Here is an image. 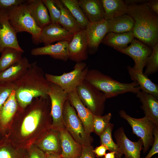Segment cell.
<instances>
[{
	"instance_id": "ee69618b",
	"label": "cell",
	"mask_w": 158,
	"mask_h": 158,
	"mask_svg": "<svg viewBox=\"0 0 158 158\" xmlns=\"http://www.w3.org/2000/svg\"><path fill=\"white\" fill-rule=\"evenodd\" d=\"M125 4L127 5L137 4V3H141L142 4L148 1L146 0H125L124 1Z\"/></svg>"
},
{
	"instance_id": "9a60e30c",
	"label": "cell",
	"mask_w": 158,
	"mask_h": 158,
	"mask_svg": "<svg viewBox=\"0 0 158 158\" xmlns=\"http://www.w3.org/2000/svg\"><path fill=\"white\" fill-rule=\"evenodd\" d=\"M72 33L58 23H51L42 28L40 37V42L47 46L56 41L71 40Z\"/></svg>"
},
{
	"instance_id": "d6a6232c",
	"label": "cell",
	"mask_w": 158,
	"mask_h": 158,
	"mask_svg": "<svg viewBox=\"0 0 158 158\" xmlns=\"http://www.w3.org/2000/svg\"><path fill=\"white\" fill-rule=\"evenodd\" d=\"M111 116L112 114L111 113H109L104 116L94 115L93 132L99 136L104 132L110 123Z\"/></svg>"
},
{
	"instance_id": "b9f144b4",
	"label": "cell",
	"mask_w": 158,
	"mask_h": 158,
	"mask_svg": "<svg viewBox=\"0 0 158 158\" xmlns=\"http://www.w3.org/2000/svg\"><path fill=\"white\" fill-rule=\"evenodd\" d=\"M29 158H46V154L40 150H34L30 152Z\"/></svg>"
},
{
	"instance_id": "9c48e42d",
	"label": "cell",
	"mask_w": 158,
	"mask_h": 158,
	"mask_svg": "<svg viewBox=\"0 0 158 158\" xmlns=\"http://www.w3.org/2000/svg\"><path fill=\"white\" fill-rule=\"evenodd\" d=\"M48 95L51 102L52 126L56 130L60 131L65 129L63 113L64 104L68 99V94L59 85L50 83Z\"/></svg>"
},
{
	"instance_id": "ba28073f",
	"label": "cell",
	"mask_w": 158,
	"mask_h": 158,
	"mask_svg": "<svg viewBox=\"0 0 158 158\" xmlns=\"http://www.w3.org/2000/svg\"><path fill=\"white\" fill-rule=\"evenodd\" d=\"M119 114L121 118L127 121L132 128L133 133L142 140L143 152L146 153L153 142V130L156 126L154 123L146 116L138 118L132 117L122 109L119 111Z\"/></svg>"
},
{
	"instance_id": "30bf717a",
	"label": "cell",
	"mask_w": 158,
	"mask_h": 158,
	"mask_svg": "<svg viewBox=\"0 0 158 158\" xmlns=\"http://www.w3.org/2000/svg\"><path fill=\"white\" fill-rule=\"evenodd\" d=\"M152 48L137 39H134L130 44L125 49L117 51L131 57L134 61V70L142 72L147 59L152 52Z\"/></svg>"
},
{
	"instance_id": "d590c367",
	"label": "cell",
	"mask_w": 158,
	"mask_h": 158,
	"mask_svg": "<svg viewBox=\"0 0 158 158\" xmlns=\"http://www.w3.org/2000/svg\"><path fill=\"white\" fill-rule=\"evenodd\" d=\"M14 88L13 83L0 82V110Z\"/></svg>"
},
{
	"instance_id": "3957f363",
	"label": "cell",
	"mask_w": 158,
	"mask_h": 158,
	"mask_svg": "<svg viewBox=\"0 0 158 158\" xmlns=\"http://www.w3.org/2000/svg\"><path fill=\"white\" fill-rule=\"evenodd\" d=\"M85 80L104 93L107 99L128 92L137 94L140 90L139 86L136 87L139 85L136 81L121 83L95 69L89 70Z\"/></svg>"
},
{
	"instance_id": "52a82bcc",
	"label": "cell",
	"mask_w": 158,
	"mask_h": 158,
	"mask_svg": "<svg viewBox=\"0 0 158 158\" xmlns=\"http://www.w3.org/2000/svg\"><path fill=\"white\" fill-rule=\"evenodd\" d=\"M76 91L82 103L93 115H102L107 99L104 93L85 80L77 88Z\"/></svg>"
},
{
	"instance_id": "ac0fdd59",
	"label": "cell",
	"mask_w": 158,
	"mask_h": 158,
	"mask_svg": "<svg viewBox=\"0 0 158 158\" xmlns=\"http://www.w3.org/2000/svg\"><path fill=\"white\" fill-rule=\"evenodd\" d=\"M63 158H79L82 151L83 146L78 143L65 129L60 131Z\"/></svg>"
},
{
	"instance_id": "7a4b0ae2",
	"label": "cell",
	"mask_w": 158,
	"mask_h": 158,
	"mask_svg": "<svg viewBox=\"0 0 158 158\" xmlns=\"http://www.w3.org/2000/svg\"><path fill=\"white\" fill-rule=\"evenodd\" d=\"M126 14L134 21V37L152 48L158 43V15L151 10L148 1L127 5Z\"/></svg>"
},
{
	"instance_id": "ab89813d",
	"label": "cell",
	"mask_w": 158,
	"mask_h": 158,
	"mask_svg": "<svg viewBox=\"0 0 158 158\" xmlns=\"http://www.w3.org/2000/svg\"><path fill=\"white\" fill-rule=\"evenodd\" d=\"M0 158H16L12 152L7 147L0 145Z\"/></svg>"
},
{
	"instance_id": "4dcf8cb0",
	"label": "cell",
	"mask_w": 158,
	"mask_h": 158,
	"mask_svg": "<svg viewBox=\"0 0 158 158\" xmlns=\"http://www.w3.org/2000/svg\"><path fill=\"white\" fill-rule=\"evenodd\" d=\"M0 72L6 70L22 58L23 52L11 47L5 48L1 52Z\"/></svg>"
},
{
	"instance_id": "f6af8a7d",
	"label": "cell",
	"mask_w": 158,
	"mask_h": 158,
	"mask_svg": "<svg viewBox=\"0 0 158 158\" xmlns=\"http://www.w3.org/2000/svg\"><path fill=\"white\" fill-rule=\"evenodd\" d=\"M46 158H63L60 154L46 153Z\"/></svg>"
},
{
	"instance_id": "7c38bea8",
	"label": "cell",
	"mask_w": 158,
	"mask_h": 158,
	"mask_svg": "<svg viewBox=\"0 0 158 158\" xmlns=\"http://www.w3.org/2000/svg\"><path fill=\"white\" fill-rule=\"evenodd\" d=\"M88 42L85 29L74 33L68 46V59L76 63L83 62L88 58Z\"/></svg>"
},
{
	"instance_id": "f1b7e54d",
	"label": "cell",
	"mask_w": 158,
	"mask_h": 158,
	"mask_svg": "<svg viewBox=\"0 0 158 158\" xmlns=\"http://www.w3.org/2000/svg\"><path fill=\"white\" fill-rule=\"evenodd\" d=\"M75 18L82 29H85L90 22L80 6L77 0H60Z\"/></svg>"
},
{
	"instance_id": "277c9868",
	"label": "cell",
	"mask_w": 158,
	"mask_h": 158,
	"mask_svg": "<svg viewBox=\"0 0 158 158\" xmlns=\"http://www.w3.org/2000/svg\"><path fill=\"white\" fill-rule=\"evenodd\" d=\"M26 1L8 12L9 21L16 33L22 32L30 33L33 43L38 44L40 43L42 29L37 25L31 16Z\"/></svg>"
},
{
	"instance_id": "603a6c76",
	"label": "cell",
	"mask_w": 158,
	"mask_h": 158,
	"mask_svg": "<svg viewBox=\"0 0 158 158\" xmlns=\"http://www.w3.org/2000/svg\"><path fill=\"white\" fill-rule=\"evenodd\" d=\"M127 68L131 79L137 82L140 90L158 99L157 85L153 83L142 72L134 70L130 66Z\"/></svg>"
},
{
	"instance_id": "d4e9b609",
	"label": "cell",
	"mask_w": 158,
	"mask_h": 158,
	"mask_svg": "<svg viewBox=\"0 0 158 158\" xmlns=\"http://www.w3.org/2000/svg\"><path fill=\"white\" fill-rule=\"evenodd\" d=\"M106 20L126 13L127 5L122 0H101Z\"/></svg>"
},
{
	"instance_id": "5b68a950",
	"label": "cell",
	"mask_w": 158,
	"mask_h": 158,
	"mask_svg": "<svg viewBox=\"0 0 158 158\" xmlns=\"http://www.w3.org/2000/svg\"><path fill=\"white\" fill-rule=\"evenodd\" d=\"M63 118L65 129L75 141L83 146L91 145L93 138L86 132L75 110L68 99L64 105Z\"/></svg>"
},
{
	"instance_id": "d6986e66",
	"label": "cell",
	"mask_w": 158,
	"mask_h": 158,
	"mask_svg": "<svg viewBox=\"0 0 158 158\" xmlns=\"http://www.w3.org/2000/svg\"><path fill=\"white\" fill-rule=\"evenodd\" d=\"M30 13L37 25L41 28L51 23L48 10L42 0H26Z\"/></svg>"
},
{
	"instance_id": "f546056e",
	"label": "cell",
	"mask_w": 158,
	"mask_h": 158,
	"mask_svg": "<svg viewBox=\"0 0 158 158\" xmlns=\"http://www.w3.org/2000/svg\"><path fill=\"white\" fill-rule=\"evenodd\" d=\"M40 148L46 153L61 154V149L60 131L47 135L41 141Z\"/></svg>"
},
{
	"instance_id": "7bdbcfd3",
	"label": "cell",
	"mask_w": 158,
	"mask_h": 158,
	"mask_svg": "<svg viewBox=\"0 0 158 158\" xmlns=\"http://www.w3.org/2000/svg\"><path fill=\"white\" fill-rule=\"evenodd\" d=\"M148 2L151 10L158 15V0H150L148 1Z\"/></svg>"
},
{
	"instance_id": "1f68e13d",
	"label": "cell",
	"mask_w": 158,
	"mask_h": 158,
	"mask_svg": "<svg viewBox=\"0 0 158 158\" xmlns=\"http://www.w3.org/2000/svg\"><path fill=\"white\" fill-rule=\"evenodd\" d=\"M113 124L110 123L104 132L99 136L101 144L106 146L110 152L115 153L116 158H122L123 155L117 145L113 140L112 132Z\"/></svg>"
},
{
	"instance_id": "f35d334b",
	"label": "cell",
	"mask_w": 158,
	"mask_h": 158,
	"mask_svg": "<svg viewBox=\"0 0 158 158\" xmlns=\"http://www.w3.org/2000/svg\"><path fill=\"white\" fill-rule=\"evenodd\" d=\"M93 149L92 145L83 146L82 152L79 158H95Z\"/></svg>"
},
{
	"instance_id": "ffe728a7",
	"label": "cell",
	"mask_w": 158,
	"mask_h": 158,
	"mask_svg": "<svg viewBox=\"0 0 158 158\" xmlns=\"http://www.w3.org/2000/svg\"><path fill=\"white\" fill-rule=\"evenodd\" d=\"M136 94L142 103L141 108L145 116L150 119L156 126H158V99L140 90Z\"/></svg>"
},
{
	"instance_id": "484cf974",
	"label": "cell",
	"mask_w": 158,
	"mask_h": 158,
	"mask_svg": "<svg viewBox=\"0 0 158 158\" xmlns=\"http://www.w3.org/2000/svg\"><path fill=\"white\" fill-rule=\"evenodd\" d=\"M18 104L13 90L5 102L0 110V126L6 127L15 114Z\"/></svg>"
},
{
	"instance_id": "8d00e7d4",
	"label": "cell",
	"mask_w": 158,
	"mask_h": 158,
	"mask_svg": "<svg viewBox=\"0 0 158 158\" xmlns=\"http://www.w3.org/2000/svg\"><path fill=\"white\" fill-rule=\"evenodd\" d=\"M26 1L24 0H0V10L9 12Z\"/></svg>"
},
{
	"instance_id": "8fae6325",
	"label": "cell",
	"mask_w": 158,
	"mask_h": 158,
	"mask_svg": "<svg viewBox=\"0 0 158 158\" xmlns=\"http://www.w3.org/2000/svg\"><path fill=\"white\" fill-rule=\"evenodd\" d=\"M16 34L10 23L8 12L0 10V53L6 47L24 52L19 44Z\"/></svg>"
},
{
	"instance_id": "4fadbf2b",
	"label": "cell",
	"mask_w": 158,
	"mask_h": 158,
	"mask_svg": "<svg viewBox=\"0 0 158 158\" xmlns=\"http://www.w3.org/2000/svg\"><path fill=\"white\" fill-rule=\"evenodd\" d=\"M114 136L122 154L124 155L123 158H140L143 144L140 138L137 141H131L126 135L123 127L116 130Z\"/></svg>"
},
{
	"instance_id": "bcb514c9",
	"label": "cell",
	"mask_w": 158,
	"mask_h": 158,
	"mask_svg": "<svg viewBox=\"0 0 158 158\" xmlns=\"http://www.w3.org/2000/svg\"><path fill=\"white\" fill-rule=\"evenodd\" d=\"M104 158H116L115 153L114 152H110L106 153L104 156Z\"/></svg>"
},
{
	"instance_id": "5bb4252c",
	"label": "cell",
	"mask_w": 158,
	"mask_h": 158,
	"mask_svg": "<svg viewBox=\"0 0 158 158\" xmlns=\"http://www.w3.org/2000/svg\"><path fill=\"white\" fill-rule=\"evenodd\" d=\"M88 49L93 54L98 49L100 44L108 32L107 20L105 19L99 22L90 23L85 29Z\"/></svg>"
},
{
	"instance_id": "44dd1931",
	"label": "cell",
	"mask_w": 158,
	"mask_h": 158,
	"mask_svg": "<svg viewBox=\"0 0 158 158\" xmlns=\"http://www.w3.org/2000/svg\"><path fill=\"white\" fill-rule=\"evenodd\" d=\"M30 63L25 57L6 70L0 72V82L12 83L21 78L27 72Z\"/></svg>"
},
{
	"instance_id": "74e56055",
	"label": "cell",
	"mask_w": 158,
	"mask_h": 158,
	"mask_svg": "<svg viewBox=\"0 0 158 158\" xmlns=\"http://www.w3.org/2000/svg\"><path fill=\"white\" fill-rule=\"evenodd\" d=\"M154 141L152 147L148 154L144 158H151L158 153V126H155L153 130Z\"/></svg>"
},
{
	"instance_id": "83f0119b",
	"label": "cell",
	"mask_w": 158,
	"mask_h": 158,
	"mask_svg": "<svg viewBox=\"0 0 158 158\" xmlns=\"http://www.w3.org/2000/svg\"><path fill=\"white\" fill-rule=\"evenodd\" d=\"M54 1L61 12L59 24L73 34L82 29L75 18L61 1L54 0Z\"/></svg>"
},
{
	"instance_id": "8992f818",
	"label": "cell",
	"mask_w": 158,
	"mask_h": 158,
	"mask_svg": "<svg viewBox=\"0 0 158 158\" xmlns=\"http://www.w3.org/2000/svg\"><path fill=\"white\" fill-rule=\"evenodd\" d=\"M86 63H76L73 70L64 73L60 75L45 73V76L49 82L56 84L68 93L76 90L77 88L85 81L86 75L89 70Z\"/></svg>"
},
{
	"instance_id": "7402d4cb",
	"label": "cell",
	"mask_w": 158,
	"mask_h": 158,
	"mask_svg": "<svg viewBox=\"0 0 158 158\" xmlns=\"http://www.w3.org/2000/svg\"><path fill=\"white\" fill-rule=\"evenodd\" d=\"M79 5L90 23L104 19V12L101 0H78Z\"/></svg>"
},
{
	"instance_id": "4316f807",
	"label": "cell",
	"mask_w": 158,
	"mask_h": 158,
	"mask_svg": "<svg viewBox=\"0 0 158 158\" xmlns=\"http://www.w3.org/2000/svg\"><path fill=\"white\" fill-rule=\"evenodd\" d=\"M108 32L121 33L132 31L134 23L133 18L126 13L107 20Z\"/></svg>"
},
{
	"instance_id": "cb8c5ba5",
	"label": "cell",
	"mask_w": 158,
	"mask_h": 158,
	"mask_svg": "<svg viewBox=\"0 0 158 158\" xmlns=\"http://www.w3.org/2000/svg\"><path fill=\"white\" fill-rule=\"evenodd\" d=\"M132 31L121 33L108 32L103 39L102 43L116 50L128 47L134 39Z\"/></svg>"
},
{
	"instance_id": "e0dca14e",
	"label": "cell",
	"mask_w": 158,
	"mask_h": 158,
	"mask_svg": "<svg viewBox=\"0 0 158 158\" xmlns=\"http://www.w3.org/2000/svg\"><path fill=\"white\" fill-rule=\"evenodd\" d=\"M68 43L66 41L58 42L54 44L34 48L31 53L34 56L48 55L55 59L66 61L68 59Z\"/></svg>"
},
{
	"instance_id": "60d3db41",
	"label": "cell",
	"mask_w": 158,
	"mask_h": 158,
	"mask_svg": "<svg viewBox=\"0 0 158 158\" xmlns=\"http://www.w3.org/2000/svg\"><path fill=\"white\" fill-rule=\"evenodd\" d=\"M108 150L107 148L105 145L101 144L100 146L96 147L93 150L95 155L97 158L104 156L106 154V151Z\"/></svg>"
},
{
	"instance_id": "e575fe53",
	"label": "cell",
	"mask_w": 158,
	"mask_h": 158,
	"mask_svg": "<svg viewBox=\"0 0 158 158\" xmlns=\"http://www.w3.org/2000/svg\"><path fill=\"white\" fill-rule=\"evenodd\" d=\"M42 1L49 12L51 23L59 24L61 12L59 8L56 5L54 0Z\"/></svg>"
},
{
	"instance_id": "6da1fadb",
	"label": "cell",
	"mask_w": 158,
	"mask_h": 158,
	"mask_svg": "<svg viewBox=\"0 0 158 158\" xmlns=\"http://www.w3.org/2000/svg\"><path fill=\"white\" fill-rule=\"evenodd\" d=\"M13 83L16 97L22 109L25 108L35 98L48 97L50 83L46 79L43 71L36 61L30 63L24 75Z\"/></svg>"
},
{
	"instance_id": "836d02e7",
	"label": "cell",
	"mask_w": 158,
	"mask_h": 158,
	"mask_svg": "<svg viewBox=\"0 0 158 158\" xmlns=\"http://www.w3.org/2000/svg\"><path fill=\"white\" fill-rule=\"evenodd\" d=\"M151 55L147 58L144 74L147 76L154 73L158 70V43L152 48Z\"/></svg>"
},
{
	"instance_id": "7dc6e473",
	"label": "cell",
	"mask_w": 158,
	"mask_h": 158,
	"mask_svg": "<svg viewBox=\"0 0 158 158\" xmlns=\"http://www.w3.org/2000/svg\"><path fill=\"white\" fill-rule=\"evenodd\" d=\"M157 158H158V157H157Z\"/></svg>"
},
{
	"instance_id": "2e32d148",
	"label": "cell",
	"mask_w": 158,
	"mask_h": 158,
	"mask_svg": "<svg viewBox=\"0 0 158 158\" xmlns=\"http://www.w3.org/2000/svg\"><path fill=\"white\" fill-rule=\"evenodd\" d=\"M68 94V100L70 104L77 111L78 116L82 122L86 132L90 135L94 132V115L82 103L76 90Z\"/></svg>"
}]
</instances>
